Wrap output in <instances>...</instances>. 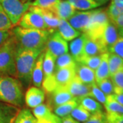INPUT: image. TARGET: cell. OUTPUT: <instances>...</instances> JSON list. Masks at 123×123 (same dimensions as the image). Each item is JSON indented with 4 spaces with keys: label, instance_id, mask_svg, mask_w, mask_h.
<instances>
[{
    "label": "cell",
    "instance_id": "6da1fadb",
    "mask_svg": "<svg viewBox=\"0 0 123 123\" xmlns=\"http://www.w3.org/2000/svg\"><path fill=\"white\" fill-rule=\"evenodd\" d=\"M11 30L18 47L45 50L49 38L55 30L25 29L16 25Z\"/></svg>",
    "mask_w": 123,
    "mask_h": 123
},
{
    "label": "cell",
    "instance_id": "7a4b0ae2",
    "mask_svg": "<svg viewBox=\"0 0 123 123\" xmlns=\"http://www.w3.org/2000/svg\"><path fill=\"white\" fill-rule=\"evenodd\" d=\"M45 50L26 49L17 46L15 55L17 78L21 83L23 82L25 85L30 84L36 62L38 56Z\"/></svg>",
    "mask_w": 123,
    "mask_h": 123
},
{
    "label": "cell",
    "instance_id": "3957f363",
    "mask_svg": "<svg viewBox=\"0 0 123 123\" xmlns=\"http://www.w3.org/2000/svg\"><path fill=\"white\" fill-rule=\"evenodd\" d=\"M24 101L22 83L14 77L0 76V102L21 108Z\"/></svg>",
    "mask_w": 123,
    "mask_h": 123
},
{
    "label": "cell",
    "instance_id": "277c9868",
    "mask_svg": "<svg viewBox=\"0 0 123 123\" xmlns=\"http://www.w3.org/2000/svg\"><path fill=\"white\" fill-rule=\"evenodd\" d=\"M17 43L13 35L0 47V76H11L17 78L15 55Z\"/></svg>",
    "mask_w": 123,
    "mask_h": 123
},
{
    "label": "cell",
    "instance_id": "5b68a950",
    "mask_svg": "<svg viewBox=\"0 0 123 123\" xmlns=\"http://www.w3.org/2000/svg\"><path fill=\"white\" fill-rule=\"evenodd\" d=\"M110 22L106 10L102 9L94 10L88 27L83 34L89 38L98 40Z\"/></svg>",
    "mask_w": 123,
    "mask_h": 123
},
{
    "label": "cell",
    "instance_id": "8992f818",
    "mask_svg": "<svg viewBox=\"0 0 123 123\" xmlns=\"http://www.w3.org/2000/svg\"><path fill=\"white\" fill-rule=\"evenodd\" d=\"M0 5L14 27L17 25L21 18L28 10L30 1L23 3L21 0H0Z\"/></svg>",
    "mask_w": 123,
    "mask_h": 123
},
{
    "label": "cell",
    "instance_id": "52a82bcc",
    "mask_svg": "<svg viewBox=\"0 0 123 123\" xmlns=\"http://www.w3.org/2000/svg\"><path fill=\"white\" fill-rule=\"evenodd\" d=\"M68 44L60 34L55 30L49 38L46 45V50L49 51L57 58L63 54L68 53Z\"/></svg>",
    "mask_w": 123,
    "mask_h": 123
},
{
    "label": "cell",
    "instance_id": "ba28073f",
    "mask_svg": "<svg viewBox=\"0 0 123 123\" xmlns=\"http://www.w3.org/2000/svg\"><path fill=\"white\" fill-rule=\"evenodd\" d=\"M17 26L25 29L47 30L48 27L43 17L35 12L27 10L21 18Z\"/></svg>",
    "mask_w": 123,
    "mask_h": 123
},
{
    "label": "cell",
    "instance_id": "9c48e42d",
    "mask_svg": "<svg viewBox=\"0 0 123 123\" xmlns=\"http://www.w3.org/2000/svg\"><path fill=\"white\" fill-rule=\"evenodd\" d=\"M93 12L94 10L88 11H76V12L68 20V22L75 30L83 34L88 27Z\"/></svg>",
    "mask_w": 123,
    "mask_h": 123
},
{
    "label": "cell",
    "instance_id": "30bf717a",
    "mask_svg": "<svg viewBox=\"0 0 123 123\" xmlns=\"http://www.w3.org/2000/svg\"><path fill=\"white\" fill-rule=\"evenodd\" d=\"M120 36H123V34L120 30L115 26L112 23L110 22L106 26L101 38L98 40L108 51L110 47L112 46Z\"/></svg>",
    "mask_w": 123,
    "mask_h": 123
},
{
    "label": "cell",
    "instance_id": "8fae6325",
    "mask_svg": "<svg viewBox=\"0 0 123 123\" xmlns=\"http://www.w3.org/2000/svg\"><path fill=\"white\" fill-rule=\"evenodd\" d=\"M45 99L44 92L40 88L32 86L27 89L24 95V100L27 107L34 108L43 103Z\"/></svg>",
    "mask_w": 123,
    "mask_h": 123
},
{
    "label": "cell",
    "instance_id": "7c38bea8",
    "mask_svg": "<svg viewBox=\"0 0 123 123\" xmlns=\"http://www.w3.org/2000/svg\"><path fill=\"white\" fill-rule=\"evenodd\" d=\"M28 10L39 14L43 18L48 29H51V30L57 29V27L60 24V18L52 10H50L48 9L41 8L35 6H31Z\"/></svg>",
    "mask_w": 123,
    "mask_h": 123
},
{
    "label": "cell",
    "instance_id": "4fadbf2b",
    "mask_svg": "<svg viewBox=\"0 0 123 123\" xmlns=\"http://www.w3.org/2000/svg\"><path fill=\"white\" fill-rule=\"evenodd\" d=\"M90 86L82 83L75 75V77L70 81L66 88L73 97L80 98L81 97L89 96L90 92Z\"/></svg>",
    "mask_w": 123,
    "mask_h": 123
},
{
    "label": "cell",
    "instance_id": "5bb4252c",
    "mask_svg": "<svg viewBox=\"0 0 123 123\" xmlns=\"http://www.w3.org/2000/svg\"><path fill=\"white\" fill-rule=\"evenodd\" d=\"M75 74L77 78L84 84L92 85L96 83L94 70L91 69L84 64L77 62L75 66Z\"/></svg>",
    "mask_w": 123,
    "mask_h": 123
},
{
    "label": "cell",
    "instance_id": "9a60e30c",
    "mask_svg": "<svg viewBox=\"0 0 123 123\" xmlns=\"http://www.w3.org/2000/svg\"><path fill=\"white\" fill-rule=\"evenodd\" d=\"M86 38L87 36L84 34H81L79 37L73 40L70 43V54L76 62H79L84 57V47Z\"/></svg>",
    "mask_w": 123,
    "mask_h": 123
},
{
    "label": "cell",
    "instance_id": "2e32d148",
    "mask_svg": "<svg viewBox=\"0 0 123 123\" xmlns=\"http://www.w3.org/2000/svg\"><path fill=\"white\" fill-rule=\"evenodd\" d=\"M49 94H51V97L49 98L50 103H51V106H52L53 108L61 105L74 98L70 94V93L68 92V90L66 89V87L56 88L55 90H53V92Z\"/></svg>",
    "mask_w": 123,
    "mask_h": 123
},
{
    "label": "cell",
    "instance_id": "e0dca14e",
    "mask_svg": "<svg viewBox=\"0 0 123 123\" xmlns=\"http://www.w3.org/2000/svg\"><path fill=\"white\" fill-rule=\"evenodd\" d=\"M20 110L18 107L0 102V123H13Z\"/></svg>",
    "mask_w": 123,
    "mask_h": 123
},
{
    "label": "cell",
    "instance_id": "ac0fdd59",
    "mask_svg": "<svg viewBox=\"0 0 123 123\" xmlns=\"http://www.w3.org/2000/svg\"><path fill=\"white\" fill-rule=\"evenodd\" d=\"M106 52H108L107 50L99 40L91 39L87 37L84 47V56L101 55Z\"/></svg>",
    "mask_w": 123,
    "mask_h": 123
},
{
    "label": "cell",
    "instance_id": "d6986e66",
    "mask_svg": "<svg viewBox=\"0 0 123 123\" xmlns=\"http://www.w3.org/2000/svg\"><path fill=\"white\" fill-rule=\"evenodd\" d=\"M57 29V32L66 41H72L81 34L80 31L71 26L68 21L63 19H60V24Z\"/></svg>",
    "mask_w": 123,
    "mask_h": 123
},
{
    "label": "cell",
    "instance_id": "ffe728a7",
    "mask_svg": "<svg viewBox=\"0 0 123 123\" xmlns=\"http://www.w3.org/2000/svg\"><path fill=\"white\" fill-rule=\"evenodd\" d=\"M44 51L40 55L37 60L36 62L35 65L32 71L31 75V83L34 86L37 88H40L42 86L43 81L44 79V73H43V58H44Z\"/></svg>",
    "mask_w": 123,
    "mask_h": 123
},
{
    "label": "cell",
    "instance_id": "44dd1931",
    "mask_svg": "<svg viewBox=\"0 0 123 123\" xmlns=\"http://www.w3.org/2000/svg\"><path fill=\"white\" fill-rule=\"evenodd\" d=\"M109 52H106L101 55V62L96 70L95 73V81L96 83L101 80L110 78V70H109Z\"/></svg>",
    "mask_w": 123,
    "mask_h": 123
},
{
    "label": "cell",
    "instance_id": "7402d4cb",
    "mask_svg": "<svg viewBox=\"0 0 123 123\" xmlns=\"http://www.w3.org/2000/svg\"><path fill=\"white\" fill-rule=\"evenodd\" d=\"M53 12L60 19L68 21L76 12V10L67 0H64L60 1Z\"/></svg>",
    "mask_w": 123,
    "mask_h": 123
},
{
    "label": "cell",
    "instance_id": "603a6c76",
    "mask_svg": "<svg viewBox=\"0 0 123 123\" xmlns=\"http://www.w3.org/2000/svg\"><path fill=\"white\" fill-rule=\"evenodd\" d=\"M79 105V98L74 97L69 101L53 108V114L61 118L70 115L71 111Z\"/></svg>",
    "mask_w": 123,
    "mask_h": 123
},
{
    "label": "cell",
    "instance_id": "cb8c5ba5",
    "mask_svg": "<svg viewBox=\"0 0 123 123\" xmlns=\"http://www.w3.org/2000/svg\"><path fill=\"white\" fill-rule=\"evenodd\" d=\"M55 60L56 57L49 51L45 50L43 63L44 79L51 77L54 73L55 69Z\"/></svg>",
    "mask_w": 123,
    "mask_h": 123
},
{
    "label": "cell",
    "instance_id": "d4e9b609",
    "mask_svg": "<svg viewBox=\"0 0 123 123\" xmlns=\"http://www.w3.org/2000/svg\"><path fill=\"white\" fill-rule=\"evenodd\" d=\"M79 105L90 114H94L98 111H103V107L100 103L90 97H84L79 98Z\"/></svg>",
    "mask_w": 123,
    "mask_h": 123
},
{
    "label": "cell",
    "instance_id": "484cf974",
    "mask_svg": "<svg viewBox=\"0 0 123 123\" xmlns=\"http://www.w3.org/2000/svg\"><path fill=\"white\" fill-rule=\"evenodd\" d=\"M76 10L88 11L101 6L95 0H67Z\"/></svg>",
    "mask_w": 123,
    "mask_h": 123
},
{
    "label": "cell",
    "instance_id": "4316f807",
    "mask_svg": "<svg viewBox=\"0 0 123 123\" xmlns=\"http://www.w3.org/2000/svg\"><path fill=\"white\" fill-rule=\"evenodd\" d=\"M76 63L77 62L70 53H66L56 58L55 70L68 67H75Z\"/></svg>",
    "mask_w": 123,
    "mask_h": 123
},
{
    "label": "cell",
    "instance_id": "83f0119b",
    "mask_svg": "<svg viewBox=\"0 0 123 123\" xmlns=\"http://www.w3.org/2000/svg\"><path fill=\"white\" fill-rule=\"evenodd\" d=\"M36 118L29 109L23 108L19 110L13 123H36Z\"/></svg>",
    "mask_w": 123,
    "mask_h": 123
},
{
    "label": "cell",
    "instance_id": "f1b7e54d",
    "mask_svg": "<svg viewBox=\"0 0 123 123\" xmlns=\"http://www.w3.org/2000/svg\"><path fill=\"white\" fill-rule=\"evenodd\" d=\"M109 70L110 77L116 72L123 69V59L116 55L114 54L109 53Z\"/></svg>",
    "mask_w": 123,
    "mask_h": 123
},
{
    "label": "cell",
    "instance_id": "f546056e",
    "mask_svg": "<svg viewBox=\"0 0 123 123\" xmlns=\"http://www.w3.org/2000/svg\"><path fill=\"white\" fill-rule=\"evenodd\" d=\"M32 114L34 116L36 120L48 118L53 114L50 107L48 105L43 103L33 108Z\"/></svg>",
    "mask_w": 123,
    "mask_h": 123
},
{
    "label": "cell",
    "instance_id": "4dcf8cb0",
    "mask_svg": "<svg viewBox=\"0 0 123 123\" xmlns=\"http://www.w3.org/2000/svg\"><path fill=\"white\" fill-rule=\"evenodd\" d=\"M70 116L79 123H85L90 117L91 114L79 105L71 111Z\"/></svg>",
    "mask_w": 123,
    "mask_h": 123
},
{
    "label": "cell",
    "instance_id": "1f68e13d",
    "mask_svg": "<svg viewBox=\"0 0 123 123\" xmlns=\"http://www.w3.org/2000/svg\"><path fill=\"white\" fill-rule=\"evenodd\" d=\"M104 106L107 112L123 114V105L114 100L111 97V94L107 96V100Z\"/></svg>",
    "mask_w": 123,
    "mask_h": 123
},
{
    "label": "cell",
    "instance_id": "d6a6232c",
    "mask_svg": "<svg viewBox=\"0 0 123 123\" xmlns=\"http://www.w3.org/2000/svg\"><path fill=\"white\" fill-rule=\"evenodd\" d=\"M61 0H34L30 1L31 6H35L41 8L48 9L53 12L54 9Z\"/></svg>",
    "mask_w": 123,
    "mask_h": 123
},
{
    "label": "cell",
    "instance_id": "836d02e7",
    "mask_svg": "<svg viewBox=\"0 0 123 123\" xmlns=\"http://www.w3.org/2000/svg\"><path fill=\"white\" fill-rule=\"evenodd\" d=\"M88 97H92L98 103L103 105L105 103L107 100V96L99 89L96 83L90 86V92Z\"/></svg>",
    "mask_w": 123,
    "mask_h": 123
},
{
    "label": "cell",
    "instance_id": "e575fe53",
    "mask_svg": "<svg viewBox=\"0 0 123 123\" xmlns=\"http://www.w3.org/2000/svg\"><path fill=\"white\" fill-rule=\"evenodd\" d=\"M96 84H97V86L99 88V89L105 94L106 96L114 94V86L110 78L103 79Z\"/></svg>",
    "mask_w": 123,
    "mask_h": 123
},
{
    "label": "cell",
    "instance_id": "d590c367",
    "mask_svg": "<svg viewBox=\"0 0 123 123\" xmlns=\"http://www.w3.org/2000/svg\"><path fill=\"white\" fill-rule=\"evenodd\" d=\"M101 62V55L96 56H84L79 62L84 64V65L90 68L92 70H95L99 66Z\"/></svg>",
    "mask_w": 123,
    "mask_h": 123
},
{
    "label": "cell",
    "instance_id": "8d00e7d4",
    "mask_svg": "<svg viewBox=\"0 0 123 123\" xmlns=\"http://www.w3.org/2000/svg\"><path fill=\"white\" fill-rule=\"evenodd\" d=\"M108 52L123 59V36H120L108 49Z\"/></svg>",
    "mask_w": 123,
    "mask_h": 123
},
{
    "label": "cell",
    "instance_id": "74e56055",
    "mask_svg": "<svg viewBox=\"0 0 123 123\" xmlns=\"http://www.w3.org/2000/svg\"><path fill=\"white\" fill-rule=\"evenodd\" d=\"M12 27V24L0 5V30H8Z\"/></svg>",
    "mask_w": 123,
    "mask_h": 123
},
{
    "label": "cell",
    "instance_id": "f35d334b",
    "mask_svg": "<svg viewBox=\"0 0 123 123\" xmlns=\"http://www.w3.org/2000/svg\"><path fill=\"white\" fill-rule=\"evenodd\" d=\"M84 123H107L106 113L101 111L92 114L88 120Z\"/></svg>",
    "mask_w": 123,
    "mask_h": 123
},
{
    "label": "cell",
    "instance_id": "ab89813d",
    "mask_svg": "<svg viewBox=\"0 0 123 123\" xmlns=\"http://www.w3.org/2000/svg\"><path fill=\"white\" fill-rule=\"evenodd\" d=\"M110 78L115 87L123 89V69L116 72Z\"/></svg>",
    "mask_w": 123,
    "mask_h": 123
},
{
    "label": "cell",
    "instance_id": "60d3db41",
    "mask_svg": "<svg viewBox=\"0 0 123 123\" xmlns=\"http://www.w3.org/2000/svg\"><path fill=\"white\" fill-rule=\"evenodd\" d=\"M107 123H123V114L116 113H106Z\"/></svg>",
    "mask_w": 123,
    "mask_h": 123
},
{
    "label": "cell",
    "instance_id": "b9f144b4",
    "mask_svg": "<svg viewBox=\"0 0 123 123\" xmlns=\"http://www.w3.org/2000/svg\"><path fill=\"white\" fill-rule=\"evenodd\" d=\"M111 97L118 103L123 105V89L114 86V94H111Z\"/></svg>",
    "mask_w": 123,
    "mask_h": 123
},
{
    "label": "cell",
    "instance_id": "7bdbcfd3",
    "mask_svg": "<svg viewBox=\"0 0 123 123\" xmlns=\"http://www.w3.org/2000/svg\"><path fill=\"white\" fill-rule=\"evenodd\" d=\"M36 123H61V119L53 114L51 117L48 118L37 120Z\"/></svg>",
    "mask_w": 123,
    "mask_h": 123
},
{
    "label": "cell",
    "instance_id": "ee69618b",
    "mask_svg": "<svg viewBox=\"0 0 123 123\" xmlns=\"http://www.w3.org/2000/svg\"><path fill=\"white\" fill-rule=\"evenodd\" d=\"M12 30H0V47L12 36Z\"/></svg>",
    "mask_w": 123,
    "mask_h": 123
},
{
    "label": "cell",
    "instance_id": "f6af8a7d",
    "mask_svg": "<svg viewBox=\"0 0 123 123\" xmlns=\"http://www.w3.org/2000/svg\"><path fill=\"white\" fill-rule=\"evenodd\" d=\"M60 119H61V123H80L73 118H72L70 115L61 118Z\"/></svg>",
    "mask_w": 123,
    "mask_h": 123
},
{
    "label": "cell",
    "instance_id": "bcb514c9",
    "mask_svg": "<svg viewBox=\"0 0 123 123\" xmlns=\"http://www.w3.org/2000/svg\"><path fill=\"white\" fill-rule=\"evenodd\" d=\"M97 2H98V4H100L101 5H103L106 4L109 0H95Z\"/></svg>",
    "mask_w": 123,
    "mask_h": 123
},
{
    "label": "cell",
    "instance_id": "7dc6e473",
    "mask_svg": "<svg viewBox=\"0 0 123 123\" xmlns=\"http://www.w3.org/2000/svg\"><path fill=\"white\" fill-rule=\"evenodd\" d=\"M21 1H22L23 3H25V2H27V0H21Z\"/></svg>",
    "mask_w": 123,
    "mask_h": 123
},
{
    "label": "cell",
    "instance_id": "c3c4849f",
    "mask_svg": "<svg viewBox=\"0 0 123 123\" xmlns=\"http://www.w3.org/2000/svg\"><path fill=\"white\" fill-rule=\"evenodd\" d=\"M32 1V0H27V1Z\"/></svg>",
    "mask_w": 123,
    "mask_h": 123
}]
</instances>
